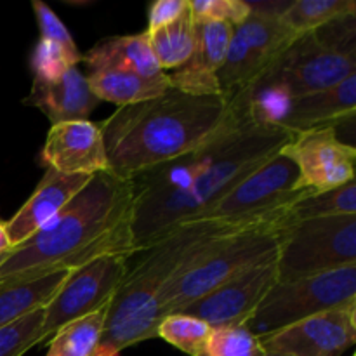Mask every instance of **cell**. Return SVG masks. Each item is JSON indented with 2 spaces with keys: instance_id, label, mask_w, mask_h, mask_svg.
<instances>
[{
  "instance_id": "obj_1",
  "label": "cell",
  "mask_w": 356,
  "mask_h": 356,
  "mask_svg": "<svg viewBox=\"0 0 356 356\" xmlns=\"http://www.w3.org/2000/svg\"><path fill=\"white\" fill-rule=\"evenodd\" d=\"M292 132L254 120L249 94L236 96L232 117L211 139L170 162L131 177L138 252L200 218L221 197L280 152Z\"/></svg>"
},
{
  "instance_id": "obj_2",
  "label": "cell",
  "mask_w": 356,
  "mask_h": 356,
  "mask_svg": "<svg viewBox=\"0 0 356 356\" xmlns=\"http://www.w3.org/2000/svg\"><path fill=\"white\" fill-rule=\"evenodd\" d=\"M136 191L115 172L90 177L83 190L30 240L9 250L0 280L75 270L101 256L138 254L132 235Z\"/></svg>"
},
{
  "instance_id": "obj_3",
  "label": "cell",
  "mask_w": 356,
  "mask_h": 356,
  "mask_svg": "<svg viewBox=\"0 0 356 356\" xmlns=\"http://www.w3.org/2000/svg\"><path fill=\"white\" fill-rule=\"evenodd\" d=\"M236 96H191L176 89L118 108L99 125L108 162L131 179L145 170L193 152L228 122Z\"/></svg>"
},
{
  "instance_id": "obj_4",
  "label": "cell",
  "mask_w": 356,
  "mask_h": 356,
  "mask_svg": "<svg viewBox=\"0 0 356 356\" xmlns=\"http://www.w3.org/2000/svg\"><path fill=\"white\" fill-rule=\"evenodd\" d=\"M249 226L254 225L193 221L143 250L145 257L134 268H129L108 306L96 356H120L127 348L156 337V325L162 320L159 298L163 285L219 236Z\"/></svg>"
},
{
  "instance_id": "obj_5",
  "label": "cell",
  "mask_w": 356,
  "mask_h": 356,
  "mask_svg": "<svg viewBox=\"0 0 356 356\" xmlns=\"http://www.w3.org/2000/svg\"><path fill=\"white\" fill-rule=\"evenodd\" d=\"M289 211L216 240L191 266L174 275L160 291L162 318L172 313H183L222 282L277 256L282 232L291 222Z\"/></svg>"
},
{
  "instance_id": "obj_6",
  "label": "cell",
  "mask_w": 356,
  "mask_h": 356,
  "mask_svg": "<svg viewBox=\"0 0 356 356\" xmlns=\"http://www.w3.org/2000/svg\"><path fill=\"white\" fill-rule=\"evenodd\" d=\"M356 264V216L289 222L277 254L278 282L315 277Z\"/></svg>"
},
{
  "instance_id": "obj_7",
  "label": "cell",
  "mask_w": 356,
  "mask_h": 356,
  "mask_svg": "<svg viewBox=\"0 0 356 356\" xmlns=\"http://www.w3.org/2000/svg\"><path fill=\"white\" fill-rule=\"evenodd\" d=\"M350 302H356V264L315 277L277 282L245 327L263 337Z\"/></svg>"
},
{
  "instance_id": "obj_8",
  "label": "cell",
  "mask_w": 356,
  "mask_h": 356,
  "mask_svg": "<svg viewBox=\"0 0 356 356\" xmlns=\"http://www.w3.org/2000/svg\"><path fill=\"white\" fill-rule=\"evenodd\" d=\"M298 183L299 172L296 165L278 152L243 177L195 221L225 225H256L268 221L285 214L296 202L312 193L299 190Z\"/></svg>"
},
{
  "instance_id": "obj_9",
  "label": "cell",
  "mask_w": 356,
  "mask_h": 356,
  "mask_svg": "<svg viewBox=\"0 0 356 356\" xmlns=\"http://www.w3.org/2000/svg\"><path fill=\"white\" fill-rule=\"evenodd\" d=\"M298 38L280 17L250 13L233 30L225 63L218 73L221 96L233 99L252 89L254 83Z\"/></svg>"
},
{
  "instance_id": "obj_10",
  "label": "cell",
  "mask_w": 356,
  "mask_h": 356,
  "mask_svg": "<svg viewBox=\"0 0 356 356\" xmlns=\"http://www.w3.org/2000/svg\"><path fill=\"white\" fill-rule=\"evenodd\" d=\"M356 75V59L336 54L313 33L298 38L252 89L268 90L285 101L322 92Z\"/></svg>"
},
{
  "instance_id": "obj_11",
  "label": "cell",
  "mask_w": 356,
  "mask_h": 356,
  "mask_svg": "<svg viewBox=\"0 0 356 356\" xmlns=\"http://www.w3.org/2000/svg\"><path fill=\"white\" fill-rule=\"evenodd\" d=\"M127 256H101L68 275L54 298L44 308V343L73 320L110 306L129 271Z\"/></svg>"
},
{
  "instance_id": "obj_12",
  "label": "cell",
  "mask_w": 356,
  "mask_h": 356,
  "mask_svg": "<svg viewBox=\"0 0 356 356\" xmlns=\"http://www.w3.org/2000/svg\"><path fill=\"white\" fill-rule=\"evenodd\" d=\"M299 172V190L323 193L355 181L356 148L341 141L334 125L292 134L280 149Z\"/></svg>"
},
{
  "instance_id": "obj_13",
  "label": "cell",
  "mask_w": 356,
  "mask_h": 356,
  "mask_svg": "<svg viewBox=\"0 0 356 356\" xmlns=\"http://www.w3.org/2000/svg\"><path fill=\"white\" fill-rule=\"evenodd\" d=\"M356 343V302L327 309L261 337L264 353L341 356Z\"/></svg>"
},
{
  "instance_id": "obj_14",
  "label": "cell",
  "mask_w": 356,
  "mask_h": 356,
  "mask_svg": "<svg viewBox=\"0 0 356 356\" xmlns=\"http://www.w3.org/2000/svg\"><path fill=\"white\" fill-rule=\"evenodd\" d=\"M278 282L277 256L240 271L238 275L195 301L183 313L214 327L245 325L268 292Z\"/></svg>"
},
{
  "instance_id": "obj_15",
  "label": "cell",
  "mask_w": 356,
  "mask_h": 356,
  "mask_svg": "<svg viewBox=\"0 0 356 356\" xmlns=\"http://www.w3.org/2000/svg\"><path fill=\"white\" fill-rule=\"evenodd\" d=\"M42 163L61 174L79 176H94L111 170L103 132L99 125L90 120L51 125L42 148Z\"/></svg>"
},
{
  "instance_id": "obj_16",
  "label": "cell",
  "mask_w": 356,
  "mask_h": 356,
  "mask_svg": "<svg viewBox=\"0 0 356 356\" xmlns=\"http://www.w3.org/2000/svg\"><path fill=\"white\" fill-rule=\"evenodd\" d=\"M195 24L197 44L193 54L181 68L167 73L169 86L191 96H221L218 73L225 63L235 26L219 21Z\"/></svg>"
},
{
  "instance_id": "obj_17",
  "label": "cell",
  "mask_w": 356,
  "mask_h": 356,
  "mask_svg": "<svg viewBox=\"0 0 356 356\" xmlns=\"http://www.w3.org/2000/svg\"><path fill=\"white\" fill-rule=\"evenodd\" d=\"M90 177L92 176L61 174L54 169L45 170L31 197L9 221H6L10 247L14 249L21 245L49 225L83 190Z\"/></svg>"
},
{
  "instance_id": "obj_18",
  "label": "cell",
  "mask_w": 356,
  "mask_h": 356,
  "mask_svg": "<svg viewBox=\"0 0 356 356\" xmlns=\"http://www.w3.org/2000/svg\"><path fill=\"white\" fill-rule=\"evenodd\" d=\"M99 101L90 92L87 76L79 68H70L58 80H35L23 104L40 110L51 125L63 122L89 120Z\"/></svg>"
},
{
  "instance_id": "obj_19",
  "label": "cell",
  "mask_w": 356,
  "mask_h": 356,
  "mask_svg": "<svg viewBox=\"0 0 356 356\" xmlns=\"http://www.w3.org/2000/svg\"><path fill=\"white\" fill-rule=\"evenodd\" d=\"M356 111V75L322 92L291 99L278 120V127L301 132L308 129L336 125Z\"/></svg>"
},
{
  "instance_id": "obj_20",
  "label": "cell",
  "mask_w": 356,
  "mask_h": 356,
  "mask_svg": "<svg viewBox=\"0 0 356 356\" xmlns=\"http://www.w3.org/2000/svg\"><path fill=\"white\" fill-rule=\"evenodd\" d=\"M82 61L89 68V73L124 72L148 79L165 73L160 70L145 31L103 38L99 44L82 54Z\"/></svg>"
},
{
  "instance_id": "obj_21",
  "label": "cell",
  "mask_w": 356,
  "mask_h": 356,
  "mask_svg": "<svg viewBox=\"0 0 356 356\" xmlns=\"http://www.w3.org/2000/svg\"><path fill=\"white\" fill-rule=\"evenodd\" d=\"M72 270H56L40 277H9L0 280V327L44 309Z\"/></svg>"
},
{
  "instance_id": "obj_22",
  "label": "cell",
  "mask_w": 356,
  "mask_h": 356,
  "mask_svg": "<svg viewBox=\"0 0 356 356\" xmlns=\"http://www.w3.org/2000/svg\"><path fill=\"white\" fill-rule=\"evenodd\" d=\"M87 83L97 101H108L118 108L153 99L170 89L167 73L148 79L124 72H92Z\"/></svg>"
},
{
  "instance_id": "obj_23",
  "label": "cell",
  "mask_w": 356,
  "mask_h": 356,
  "mask_svg": "<svg viewBox=\"0 0 356 356\" xmlns=\"http://www.w3.org/2000/svg\"><path fill=\"white\" fill-rule=\"evenodd\" d=\"M160 70H177L191 58L197 44V24L188 7L186 13L172 23L145 31Z\"/></svg>"
},
{
  "instance_id": "obj_24",
  "label": "cell",
  "mask_w": 356,
  "mask_h": 356,
  "mask_svg": "<svg viewBox=\"0 0 356 356\" xmlns=\"http://www.w3.org/2000/svg\"><path fill=\"white\" fill-rule=\"evenodd\" d=\"M106 313L108 306L83 318L73 320L56 330L45 343L47 344L45 356H96L103 337Z\"/></svg>"
},
{
  "instance_id": "obj_25",
  "label": "cell",
  "mask_w": 356,
  "mask_h": 356,
  "mask_svg": "<svg viewBox=\"0 0 356 356\" xmlns=\"http://www.w3.org/2000/svg\"><path fill=\"white\" fill-rule=\"evenodd\" d=\"M355 13V0H296L289 3L280 19L296 37L301 38L332 19Z\"/></svg>"
},
{
  "instance_id": "obj_26",
  "label": "cell",
  "mask_w": 356,
  "mask_h": 356,
  "mask_svg": "<svg viewBox=\"0 0 356 356\" xmlns=\"http://www.w3.org/2000/svg\"><path fill=\"white\" fill-rule=\"evenodd\" d=\"M334 216H356V183L344 184L323 193H309L296 202L289 211L291 222L306 219L334 218Z\"/></svg>"
},
{
  "instance_id": "obj_27",
  "label": "cell",
  "mask_w": 356,
  "mask_h": 356,
  "mask_svg": "<svg viewBox=\"0 0 356 356\" xmlns=\"http://www.w3.org/2000/svg\"><path fill=\"white\" fill-rule=\"evenodd\" d=\"M212 327L188 313H172L160 320L156 337L167 341L188 356H198L204 350Z\"/></svg>"
},
{
  "instance_id": "obj_28",
  "label": "cell",
  "mask_w": 356,
  "mask_h": 356,
  "mask_svg": "<svg viewBox=\"0 0 356 356\" xmlns=\"http://www.w3.org/2000/svg\"><path fill=\"white\" fill-rule=\"evenodd\" d=\"M261 337L245 325L214 327L198 356H263Z\"/></svg>"
},
{
  "instance_id": "obj_29",
  "label": "cell",
  "mask_w": 356,
  "mask_h": 356,
  "mask_svg": "<svg viewBox=\"0 0 356 356\" xmlns=\"http://www.w3.org/2000/svg\"><path fill=\"white\" fill-rule=\"evenodd\" d=\"M44 309L30 313L6 327H0V356H23L44 343Z\"/></svg>"
},
{
  "instance_id": "obj_30",
  "label": "cell",
  "mask_w": 356,
  "mask_h": 356,
  "mask_svg": "<svg viewBox=\"0 0 356 356\" xmlns=\"http://www.w3.org/2000/svg\"><path fill=\"white\" fill-rule=\"evenodd\" d=\"M82 61L80 52H70L61 45L40 38L31 51L30 66L35 80H58L70 68H75Z\"/></svg>"
},
{
  "instance_id": "obj_31",
  "label": "cell",
  "mask_w": 356,
  "mask_h": 356,
  "mask_svg": "<svg viewBox=\"0 0 356 356\" xmlns=\"http://www.w3.org/2000/svg\"><path fill=\"white\" fill-rule=\"evenodd\" d=\"M188 7L195 23L219 21L238 26L250 16L245 0H188Z\"/></svg>"
},
{
  "instance_id": "obj_32",
  "label": "cell",
  "mask_w": 356,
  "mask_h": 356,
  "mask_svg": "<svg viewBox=\"0 0 356 356\" xmlns=\"http://www.w3.org/2000/svg\"><path fill=\"white\" fill-rule=\"evenodd\" d=\"M313 37L329 51L356 59V13L323 24L322 28L313 31Z\"/></svg>"
},
{
  "instance_id": "obj_33",
  "label": "cell",
  "mask_w": 356,
  "mask_h": 356,
  "mask_svg": "<svg viewBox=\"0 0 356 356\" xmlns=\"http://www.w3.org/2000/svg\"><path fill=\"white\" fill-rule=\"evenodd\" d=\"M31 7H33L35 19H37L38 28H40V38L54 42V44L61 45L70 52H80L68 28L65 26V23L59 19L58 14L47 3L42 2V0H33Z\"/></svg>"
},
{
  "instance_id": "obj_34",
  "label": "cell",
  "mask_w": 356,
  "mask_h": 356,
  "mask_svg": "<svg viewBox=\"0 0 356 356\" xmlns=\"http://www.w3.org/2000/svg\"><path fill=\"white\" fill-rule=\"evenodd\" d=\"M188 10V0H156L152 3L148 13V28L146 31L156 30L172 23Z\"/></svg>"
},
{
  "instance_id": "obj_35",
  "label": "cell",
  "mask_w": 356,
  "mask_h": 356,
  "mask_svg": "<svg viewBox=\"0 0 356 356\" xmlns=\"http://www.w3.org/2000/svg\"><path fill=\"white\" fill-rule=\"evenodd\" d=\"M13 249L9 242V236H7V228H6V221L0 218V254H6Z\"/></svg>"
},
{
  "instance_id": "obj_36",
  "label": "cell",
  "mask_w": 356,
  "mask_h": 356,
  "mask_svg": "<svg viewBox=\"0 0 356 356\" xmlns=\"http://www.w3.org/2000/svg\"><path fill=\"white\" fill-rule=\"evenodd\" d=\"M7 254H9V252H6V254H0V264L3 263V259H6V256H7Z\"/></svg>"
},
{
  "instance_id": "obj_37",
  "label": "cell",
  "mask_w": 356,
  "mask_h": 356,
  "mask_svg": "<svg viewBox=\"0 0 356 356\" xmlns=\"http://www.w3.org/2000/svg\"><path fill=\"white\" fill-rule=\"evenodd\" d=\"M263 356H284V355H275V353H264Z\"/></svg>"
}]
</instances>
